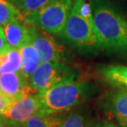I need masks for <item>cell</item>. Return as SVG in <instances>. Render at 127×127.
<instances>
[{
    "mask_svg": "<svg viewBox=\"0 0 127 127\" xmlns=\"http://www.w3.org/2000/svg\"><path fill=\"white\" fill-rule=\"evenodd\" d=\"M93 27L99 47L117 52H127V17L105 3L94 7Z\"/></svg>",
    "mask_w": 127,
    "mask_h": 127,
    "instance_id": "1",
    "label": "cell"
},
{
    "mask_svg": "<svg viewBox=\"0 0 127 127\" xmlns=\"http://www.w3.org/2000/svg\"><path fill=\"white\" fill-rule=\"evenodd\" d=\"M88 86L80 81H70L57 84L38 93L41 109L47 114L65 112L79 105L87 98Z\"/></svg>",
    "mask_w": 127,
    "mask_h": 127,
    "instance_id": "2",
    "label": "cell"
},
{
    "mask_svg": "<svg viewBox=\"0 0 127 127\" xmlns=\"http://www.w3.org/2000/svg\"><path fill=\"white\" fill-rule=\"evenodd\" d=\"M72 2L73 0H54L39 11L25 15L23 20L48 34H60L67 22Z\"/></svg>",
    "mask_w": 127,
    "mask_h": 127,
    "instance_id": "3",
    "label": "cell"
},
{
    "mask_svg": "<svg viewBox=\"0 0 127 127\" xmlns=\"http://www.w3.org/2000/svg\"><path fill=\"white\" fill-rule=\"evenodd\" d=\"M60 34L68 42L78 49L93 50L99 47L94 28L80 16L73 0L67 22Z\"/></svg>",
    "mask_w": 127,
    "mask_h": 127,
    "instance_id": "4",
    "label": "cell"
},
{
    "mask_svg": "<svg viewBox=\"0 0 127 127\" xmlns=\"http://www.w3.org/2000/svg\"><path fill=\"white\" fill-rule=\"evenodd\" d=\"M78 73L63 62L40 64L29 78V83L39 93L60 83L74 81Z\"/></svg>",
    "mask_w": 127,
    "mask_h": 127,
    "instance_id": "5",
    "label": "cell"
},
{
    "mask_svg": "<svg viewBox=\"0 0 127 127\" xmlns=\"http://www.w3.org/2000/svg\"><path fill=\"white\" fill-rule=\"evenodd\" d=\"M31 43L36 49L40 64L62 62L64 55V48L54 40L50 34L35 27H29Z\"/></svg>",
    "mask_w": 127,
    "mask_h": 127,
    "instance_id": "6",
    "label": "cell"
},
{
    "mask_svg": "<svg viewBox=\"0 0 127 127\" xmlns=\"http://www.w3.org/2000/svg\"><path fill=\"white\" fill-rule=\"evenodd\" d=\"M0 93L15 100L38 93L31 87L29 80L19 71L0 74Z\"/></svg>",
    "mask_w": 127,
    "mask_h": 127,
    "instance_id": "7",
    "label": "cell"
},
{
    "mask_svg": "<svg viewBox=\"0 0 127 127\" xmlns=\"http://www.w3.org/2000/svg\"><path fill=\"white\" fill-rule=\"evenodd\" d=\"M40 109L41 103L38 93H36L23 96L19 99H15L2 116L10 121L24 123Z\"/></svg>",
    "mask_w": 127,
    "mask_h": 127,
    "instance_id": "8",
    "label": "cell"
},
{
    "mask_svg": "<svg viewBox=\"0 0 127 127\" xmlns=\"http://www.w3.org/2000/svg\"><path fill=\"white\" fill-rule=\"evenodd\" d=\"M22 18H15L2 27L7 41L12 49L20 50L31 42L29 27Z\"/></svg>",
    "mask_w": 127,
    "mask_h": 127,
    "instance_id": "9",
    "label": "cell"
},
{
    "mask_svg": "<svg viewBox=\"0 0 127 127\" xmlns=\"http://www.w3.org/2000/svg\"><path fill=\"white\" fill-rule=\"evenodd\" d=\"M108 108L121 127H127V90L112 93L108 99Z\"/></svg>",
    "mask_w": 127,
    "mask_h": 127,
    "instance_id": "10",
    "label": "cell"
},
{
    "mask_svg": "<svg viewBox=\"0 0 127 127\" xmlns=\"http://www.w3.org/2000/svg\"><path fill=\"white\" fill-rule=\"evenodd\" d=\"M22 56L21 73L29 80L30 77L40 65V56L36 49L31 42L19 50Z\"/></svg>",
    "mask_w": 127,
    "mask_h": 127,
    "instance_id": "11",
    "label": "cell"
},
{
    "mask_svg": "<svg viewBox=\"0 0 127 127\" xmlns=\"http://www.w3.org/2000/svg\"><path fill=\"white\" fill-rule=\"evenodd\" d=\"M63 120L58 114H47L40 110L22 125L23 127H61Z\"/></svg>",
    "mask_w": 127,
    "mask_h": 127,
    "instance_id": "12",
    "label": "cell"
},
{
    "mask_svg": "<svg viewBox=\"0 0 127 127\" xmlns=\"http://www.w3.org/2000/svg\"><path fill=\"white\" fill-rule=\"evenodd\" d=\"M101 74L111 84L127 88V66H104L101 68Z\"/></svg>",
    "mask_w": 127,
    "mask_h": 127,
    "instance_id": "13",
    "label": "cell"
},
{
    "mask_svg": "<svg viewBox=\"0 0 127 127\" xmlns=\"http://www.w3.org/2000/svg\"><path fill=\"white\" fill-rule=\"evenodd\" d=\"M21 68L22 56L19 50L11 48L8 51L0 54V74L19 72Z\"/></svg>",
    "mask_w": 127,
    "mask_h": 127,
    "instance_id": "14",
    "label": "cell"
},
{
    "mask_svg": "<svg viewBox=\"0 0 127 127\" xmlns=\"http://www.w3.org/2000/svg\"><path fill=\"white\" fill-rule=\"evenodd\" d=\"M19 9L7 0H0V27H3L15 18H22Z\"/></svg>",
    "mask_w": 127,
    "mask_h": 127,
    "instance_id": "15",
    "label": "cell"
},
{
    "mask_svg": "<svg viewBox=\"0 0 127 127\" xmlns=\"http://www.w3.org/2000/svg\"><path fill=\"white\" fill-rule=\"evenodd\" d=\"M54 0H22L17 7L22 16L39 11Z\"/></svg>",
    "mask_w": 127,
    "mask_h": 127,
    "instance_id": "16",
    "label": "cell"
},
{
    "mask_svg": "<svg viewBox=\"0 0 127 127\" xmlns=\"http://www.w3.org/2000/svg\"><path fill=\"white\" fill-rule=\"evenodd\" d=\"M61 127H93L84 116L79 113H72L63 120Z\"/></svg>",
    "mask_w": 127,
    "mask_h": 127,
    "instance_id": "17",
    "label": "cell"
},
{
    "mask_svg": "<svg viewBox=\"0 0 127 127\" xmlns=\"http://www.w3.org/2000/svg\"><path fill=\"white\" fill-rule=\"evenodd\" d=\"M12 101H13V99L7 97V96L2 94L0 95V116L3 115L5 111L11 105Z\"/></svg>",
    "mask_w": 127,
    "mask_h": 127,
    "instance_id": "18",
    "label": "cell"
},
{
    "mask_svg": "<svg viewBox=\"0 0 127 127\" xmlns=\"http://www.w3.org/2000/svg\"><path fill=\"white\" fill-rule=\"evenodd\" d=\"M10 49H11V47H10V45L7 41L2 27H0V54L8 51Z\"/></svg>",
    "mask_w": 127,
    "mask_h": 127,
    "instance_id": "19",
    "label": "cell"
},
{
    "mask_svg": "<svg viewBox=\"0 0 127 127\" xmlns=\"http://www.w3.org/2000/svg\"><path fill=\"white\" fill-rule=\"evenodd\" d=\"M96 127H121V126H118L117 125L114 124L112 122H110V121H101L99 122L97 125H96Z\"/></svg>",
    "mask_w": 127,
    "mask_h": 127,
    "instance_id": "20",
    "label": "cell"
},
{
    "mask_svg": "<svg viewBox=\"0 0 127 127\" xmlns=\"http://www.w3.org/2000/svg\"><path fill=\"white\" fill-rule=\"evenodd\" d=\"M23 123H17L13 122V121H10L7 120V122L6 124L5 127H23Z\"/></svg>",
    "mask_w": 127,
    "mask_h": 127,
    "instance_id": "21",
    "label": "cell"
},
{
    "mask_svg": "<svg viewBox=\"0 0 127 127\" xmlns=\"http://www.w3.org/2000/svg\"><path fill=\"white\" fill-rule=\"evenodd\" d=\"M7 122V119L3 116H0V127H5Z\"/></svg>",
    "mask_w": 127,
    "mask_h": 127,
    "instance_id": "22",
    "label": "cell"
},
{
    "mask_svg": "<svg viewBox=\"0 0 127 127\" xmlns=\"http://www.w3.org/2000/svg\"><path fill=\"white\" fill-rule=\"evenodd\" d=\"M7 1L11 2L12 3H13V4L15 5V6L17 7V6H18V5L22 2V0H7Z\"/></svg>",
    "mask_w": 127,
    "mask_h": 127,
    "instance_id": "23",
    "label": "cell"
},
{
    "mask_svg": "<svg viewBox=\"0 0 127 127\" xmlns=\"http://www.w3.org/2000/svg\"><path fill=\"white\" fill-rule=\"evenodd\" d=\"M0 95H1V93H0Z\"/></svg>",
    "mask_w": 127,
    "mask_h": 127,
    "instance_id": "24",
    "label": "cell"
}]
</instances>
